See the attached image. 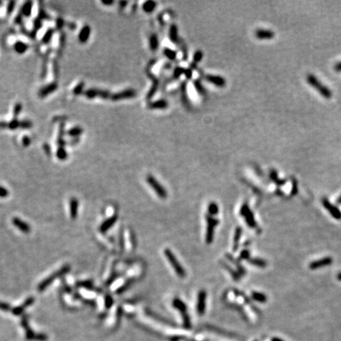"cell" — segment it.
<instances>
[{"label": "cell", "instance_id": "cell-1", "mask_svg": "<svg viewBox=\"0 0 341 341\" xmlns=\"http://www.w3.org/2000/svg\"><path fill=\"white\" fill-rule=\"evenodd\" d=\"M306 81L308 82V84H310L313 88L315 89L324 98L330 99L333 96V92L330 90V89L328 88L324 84H323L318 80V78L314 76L313 74H308L306 75Z\"/></svg>", "mask_w": 341, "mask_h": 341}, {"label": "cell", "instance_id": "cell-2", "mask_svg": "<svg viewBox=\"0 0 341 341\" xmlns=\"http://www.w3.org/2000/svg\"><path fill=\"white\" fill-rule=\"evenodd\" d=\"M70 270V267L69 265H65L64 267L61 268L59 271H57V272H55L54 274H52L51 276L47 277L46 280L43 281L40 284V285L38 286V290H39V291H43L45 290V289L47 288V287H48V286H49L56 278L65 275V274L67 273Z\"/></svg>", "mask_w": 341, "mask_h": 341}, {"label": "cell", "instance_id": "cell-3", "mask_svg": "<svg viewBox=\"0 0 341 341\" xmlns=\"http://www.w3.org/2000/svg\"><path fill=\"white\" fill-rule=\"evenodd\" d=\"M164 254H165L166 257L167 258L168 262H170V264L171 265L173 269L175 271L176 274L179 276V277L182 278L186 276V272H185V269L181 266L180 263L179 262V261L176 259V257H175V255L173 254L172 251L170 250L169 249H166L164 250Z\"/></svg>", "mask_w": 341, "mask_h": 341}, {"label": "cell", "instance_id": "cell-4", "mask_svg": "<svg viewBox=\"0 0 341 341\" xmlns=\"http://www.w3.org/2000/svg\"><path fill=\"white\" fill-rule=\"evenodd\" d=\"M84 96L89 99H93L96 97H100L102 99H108L111 98L112 94L107 90H100L97 89H90L86 90L84 93Z\"/></svg>", "mask_w": 341, "mask_h": 341}, {"label": "cell", "instance_id": "cell-5", "mask_svg": "<svg viewBox=\"0 0 341 341\" xmlns=\"http://www.w3.org/2000/svg\"><path fill=\"white\" fill-rule=\"evenodd\" d=\"M147 182L149 184V186H150L151 187H152V189L154 190V191H155V192L159 195L160 198H163V199L167 198V192H166V190L164 189V188H163V186L160 184L159 182H157V181L154 179L153 176L152 175L148 176Z\"/></svg>", "mask_w": 341, "mask_h": 341}, {"label": "cell", "instance_id": "cell-6", "mask_svg": "<svg viewBox=\"0 0 341 341\" xmlns=\"http://www.w3.org/2000/svg\"><path fill=\"white\" fill-rule=\"evenodd\" d=\"M136 95H137V93H136L135 90L127 89L119 92V93H115V94H112V96H111V99L112 100H115V101H118V100H124V99L133 98V97L136 96Z\"/></svg>", "mask_w": 341, "mask_h": 341}, {"label": "cell", "instance_id": "cell-7", "mask_svg": "<svg viewBox=\"0 0 341 341\" xmlns=\"http://www.w3.org/2000/svg\"><path fill=\"white\" fill-rule=\"evenodd\" d=\"M207 221H208V228H207V234H206V242L207 243H210L213 241V231L216 225L218 223L217 220H214L213 218L207 217Z\"/></svg>", "mask_w": 341, "mask_h": 341}, {"label": "cell", "instance_id": "cell-8", "mask_svg": "<svg viewBox=\"0 0 341 341\" xmlns=\"http://www.w3.org/2000/svg\"><path fill=\"white\" fill-rule=\"evenodd\" d=\"M173 304H174V306H175L176 308H178V309H179V310H180L181 312L182 313V314H183V317H184L185 325H186V327H189L190 324V323L189 317H188L187 314H186V306H185V304L183 303L182 301L179 300V299H175L174 303H173Z\"/></svg>", "mask_w": 341, "mask_h": 341}, {"label": "cell", "instance_id": "cell-9", "mask_svg": "<svg viewBox=\"0 0 341 341\" xmlns=\"http://www.w3.org/2000/svg\"><path fill=\"white\" fill-rule=\"evenodd\" d=\"M58 88L57 83L53 82L51 84H47L46 86L43 87L42 89H41V90L39 91V96L41 98H44L46 96H47L51 93H54Z\"/></svg>", "mask_w": 341, "mask_h": 341}, {"label": "cell", "instance_id": "cell-10", "mask_svg": "<svg viewBox=\"0 0 341 341\" xmlns=\"http://www.w3.org/2000/svg\"><path fill=\"white\" fill-rule=\"evenodd\" d=\"M255 36H256V37L260 40H271L274 37L275 33L269 29H260L256 30Z\"/></svg>", "mask_w": 341, "mask_h": 341}, {"label": "cell", "instance_id": "cell-11", "mask_svg": "<svg viewBox=\"0 0 341 341\" xmlns=\"http://www.w3.org/2000/svg\"><path fill=\"white\" fill-rule=\"evenodd\" d=\"M146 73H147V74L149 75V78L152 79V88H151L150 91L149 92V93H148V96H147V99L148 100H150L151 98H152V96H154V94H155V93L156 92V89H157V87H158V79H157L156 78L155 76H154L152 74H151V72L149 71V66H148V68L146 69Z\"/></svg>", "mask_w": 341, "mask_h": 341}, {"label": "cell", "instance_id": "cell-12", "mask_svg": "<svg viewBox=\"0 0 341 341\" xmlns=\"http://www.w3.org/2000/svg\"><path fill=\"white\" fill-rule=\"evenodd\" d=\"M205 79L209 81V82L212 83L213 84L216 85L218 87H223L226 84V81L223 78L220 76H215V75H206Z\"/></svg>", "mask_w": 341, "mask_h": 341}, {"label": "cell", "instance_id": "cell-13", "mask_svg": "<svg viewBox=\"0 0 341 341\" xmlns=\"http://www.w3.org/2000/svg\"><path fill=\"white\" fill-rule=\"evenodd\" d=\"M205 300L206 292L204 291H201L198 295V312L199 314H203L205 310Z\"/></svg>", "mask_w": 341, "mask_h": 341}, {"label": "cell", "instance_id": "cell-14", "mask_svg": "<svg viewBox=\"0 0 341 341\" xmlns=\"http://www.w3.org/2000/svg\"><path fill=\"white\" fill-rule=\"evenodd\" d=\"M33 302H34L33 297L28 298V299L26 300V302H24L22 305H21V306H17V307H15L14 309H13L12 312H13V314H15V315H20V314H22V313H23V311L25 310L26 308H27L28 306H31Z\"/></svg>", "mask_w": 341, "mask_h": 341}, {"label": "cell", "instance_id": "cell-15", "mask_svg": "<svg viewBox=\"0 0 341 341\" xmlns=\"http://www.w3.org/2000/svg\"><path fill=\"white\" fill-rule=\"evenodd\" d=\"M90 34H91V28L89 26H84V27L81 29V32H79V35H78V40L81 43L84 44V43H86L88 41V40L89 39Z\"/></svg>", "mask_w": 341, "mask_h": 341}, {"label": "cell", "instance_id": "cell-16", "mask_svg": "<svg viewBox=\"0 0 341 341\" xmlns=\"http://www.w3.org/2000/svg\"><path fill=\"white\" fill-rule=\"evenodd\" d=\"M13 223L18 228L20 231H22V232H25V233H29L30 231V227L28 224L27 223H25L24 221H22L21 219L19 218H14L13 219Z\"/></svg>", "mask_w": 341, "mask_h": 341}, {"label": "cell", "instance_id": "cell-17", "mask_svg": "<svg viewBox=\"0 0 341 341\" xmlns=\"http://www.w3.org/2000/svg\"><path fill=\"white\" fill-rule=\"evenodd\" d=\"M116 220H117V216H112V217L109 218L108 220H107L106 221H104L103 223H102L101 226H100V231H101L102 233H104V232H106L107 231H108V230H109L111 228H112V225L115 224V223L116 222Z\"/></svg>", "mask_w": 341, "mask_h": 341}, {"label": "cell", "instance_id": "cell-18", "mask_svg": "<svg viewBox=\"0 0 341 341\" xmlns=\"http://www.w3.org/2000/svg\"><path fill=\"white\" fill-rule=\"evenodd\" d=\"M70 216L72 219H76L78 216V201L76 198H72L70 202Z\"/></svg>", "mask_w": 341, "mask_h": 341}, {"label": "cell", "instance_id": "cell-19", "mask_svg": "<svg viewBox=\"0 0 341 341\" xmlns=\"http://www.w3.org/2000/svg\"><path fill=\"white\" fill-rule=\"evenodd\" d=\"M242 214L245 216L246 220H247V223L250 226L254 227L255 226V222L253 220V216L251 215V213L250 212V210L248 209L247 206H244L242 209Z\"/></svg>", "mask_w": 341, "mask_h": 341}, {"label": "cell", "instance_id": "cell-20", "mask_svg": "<svg viewBox=\"0 0 341 341\" xmlns=\"http://www.w3.org/2000/svg\"><path fill=\"white\" fill-rule=\"evenodd\" d=\"M14 50L16 51V52L18 53V54H24L29 48V45L26 43L22 42V41H17V42L14 44Z\"/></svg>", "mask_w": 341, "mask_h": 341}, {"label": "cell", "instance_id": "cell-21", "mask_svg": "<svg viewBox=\"0 0 341 341\" xmlns=\"http://www.w3.org/2000/svg\"><path fill=\"white\" fill-rule=\"evenodd\" d=\"M149 107L151 109H164V108H167V102L165 100H160L150 103L149 104Z\"/></svg>", "mask_w": 341, "mask_h": 341}, {"label": "cell", "instance_id": "cell-22", "mask_svg": "<svg viewBox=\"0 0 341 341\" xmlns=\"http://www.w3.org/2000/svg\"><path fill=\"white\" fill-rule=\"evenodd\" d=\"M332 262V259L330 257H326V258L322 259V260L317 261V262H313L310 265V267L312 269H317V268H320V267L325 266V265H329Z\"/></svg>", "mask_w": 341, "mask_h": 341}, {"label": "cell", "instance_id": "cell-23", "mask_svg": "<svg viewBox=\"0 0 341 341\" xmlns=\"http://www.w3.org/2000/svg\"><path fill=\"white\" fill-rule=\"evenodd\" d=\"M324 206H325L326 208H327V209L329 210L330 213H331V214L333 215V216H335L336 218H340V216H341L340 213H339V211L336 208V207H334V206L332 205V204L327 201H324Z\"/></svg>", "mask_w": 341, "mask_h": 341}, {"label": "cell", "instance_id": "cell-24", "mask_svg": "<svg viewBox=\"0 0 341 341\" xmlns=\"http://www.w3.org/2000/svg\"><path fill=\"white\" fill-rule=\"evenodd\" d=\"M169 36L170 40L174 43H179V36H178V29L175 25H172L170 28V32H169Z\"/></svg>", "mask_w": 341, "mask_h": 341}, {"label": "cell", "instance_id": "cell-25", "mask_svg": "<svg viewBox=\"0 0 341 341\" xmlns=\"http://www.w3.org/2000/svg\"><path fill=\"white\" fill-rule=\"evenodd\" d=\"M32 2L30 1H28L24 4L22 8V14L26 17H29L32 13Z\"/></svg>", "mask_w": 341, "mask_h": 341}, {"label": "cell", "instance_id": "cell-26", "mask_svg": "<svg viewBox=\"0 0 341 341\" xmlns=\"http://www.w3.org/2000/svg\"><path fill=\"white\" fill-rule=\"evenodd\" d=\"M149 45H150V48L152 51H156L157 49V47L159 46V40L156 34H152L150 36V38H149Z\"/></svg>", "mask_w": 341, "mask_h": 341}, {"label": "cell", "instance_id": "cell-27", "mask_svg": "<svg viewBox=\"0 0 341 341\" xmlns=\"http://www.w3.org/2000/svg\"><path fill=\"white\" fill-rule=\"evenodd\" d=\"M156 6V3L155 2H153V1H148V2H145L143 4V10L146 13H151V12H152L155 10Z\"/></svg>", "mask_w": 341, "mask_h": 341}, {"label": "cell", "instance_id": "cell-28", "mask_svg": "<svg viewBox=\"0 0 341 341\" xmlns=\"http://www.w3.org/2000/svg\"><path fill=\"white\" fill-rule=\"evenodd\" d=\"M82 133H83V129L79 127H73V128H71L70 130L67 131V134L68 135L71 136V137H78V136L81 135Z\"/></svg>", "mask_w": 341, "mask_h": 341}, {"label": "cell", "instance_id": "cell-29", "mask_svg": "<svg viewBox=\"0 0 341 341\" xmlns=\"http://www.w3.org/2000/svg\"><path fill=\"white\" fill-rule=\"evenodd\" d=\"M53 34H54V29H48V30L45 32V34H44V37H43L42 39V42L45 44H48V43L51 41V38H52Z\"/></svg>", "mask_w": 341, "mask_h": 341}, {"label": "cell", "instance_id": "cell-30", "mask_svg": "<svg viewBox=\"0 0 341 341\" xmlns=\"http://www.w3.org/2000/svg\"><path fill=\"white\" fill-rule=\"evenodd\" d=\"M56 156H57L58 159L60 160V161H65L67 158V153L66 152V149H64V147H59L58 149L57 152H56Z\"/></svg>", "mask_w": 341, "mask_h": 341}, {"label": "cell", "instance_id": "cell-31", "mask_svg": "<svg viewBox=\"0 0 341 341\" xmlns=\"http://www.w3.org/2000/svg\"><path fill=\"white\" fill-rule=\"evenodd\" d=\"M252 297L253 299H255L257 302H264L266 301V296L264 295L262 293H258V292H253L252 293Z\"/></svg>", "mask_w": 341, "mask_h": 341}, {"label": "cell", "instance_id": "cell-32", "mask_svg": "<svg viewBox=\"0 0 341 341\" xmlns=\"http://www.w3.org/2000/svg\"><path fill=\"white\" fill-rule=\"evenodd\" d=\"M21 121L17 120V118H14L13 120L8 122V128L10 130H16L17 128H20Z\"/></svg>", "mask_w": 341, "mask_h": 341}, {"label": "cell", "instance_id": "cell-33", "mask_svg": "<svg viewBox=\"0 0 341 341\" xmlns=\"http://www.w3.org/2000/svg\"><path fill=\"white\" fill-rule=\"evenodd\" d=\"M164 55L166 56V57L168 58L170 60H175L176 58L175 51L169 49V48H165V49L164 50Z\"/></svg>", "mask_w": 341, "mask_h": 341}, {"label": "cell", "instance_id": "cell-34", "mask_svg": "<svg viewBox=\"0 0 341 341\" xmlns=\"http://www.w3.org/2000/svg\"><path fill=\"white\" fill-rule=\"evenodd\" d=\"M194 86H195V88H196L197 91H198L200 94H201V96H204V95H205L206 93L205 89H204L202 84H201L199 81H195L194 82Z\"/></svg>", "mask_w": 341, "mask_h": 341}, {"label": "cell", "instance_id": "cell-35", "mask_svg": "<svg viewBox=\"0 0 341 341\" xmlns=\"http://www.w3.org/2000/svg\"><path fill=\"white\" fill-rule=\"evenodd\" d=\"M203 57V53L201 51H198L194 55V63H193L192 66H195L198 63H199L200 61L202 59Z\"/></svg>", "mask_w": 341, "mask_h": 341}, {"label": "cell", "instance_id": "cell-36", "mask_svg": "<svg viewBox=\"0 0 341 341\" xmlns=\"http://www.w3.org/2000/svg\"><path fill=\"white\" fill-rule=\"evenodd\" d=\"M84 83L82 81V82L79 83V84L75 87L74 89V91L73 92H74V93L75 95L78 96V95H80L81 93H82L83 89H84Z\"/></svg>", "mask_w": 341, "mask_h": 341}, {"label": "cell", "instance_id": "cell-37", "mask_svg": "<svg viewBox=\"0 0 341 341\" xmlns=\"http://www.w3.org/2000/svg\"><path fill=\"white\" fill-rule=\"evenodd\" d=\"M22 110V104L20 103H17V104H15L14 108V111H13V113H14V118H17V117L20 115L21 112Z\"/></svg>", "mask_w": 341, "mask_h": 341}, {"label": "cell", "instance_id": "cell-38", "mask_svg": "<svg viewBox=\"0 0 341 341\" xmlns=\"http://www.w3.org/2000/svg\"><path fill=\"white\" fill-rule=\"evenodd\" d=\"M32 126V123L29 120H23V121H21V125L20 128L22 129H29L31 128Z\"/></svg>", "mask_w": 341, "mask_h": 341}, {"label": "cell", "instance_id": "cell-39", "mask_svg": "<svg viewBox=\"0 0 341 341\" xmlns=\"http://www.w3.org/2000/svg\"><path fill=\"white\" fill-rule=\"evenodd\" d=\"M209 213L212 215H216L218 213V207L216 204H214V203L210 204L209 207Z\"/></svg>", "mask_w": 341, "mask_h": 341}, {"label": "cell", "instance_id": "cell-40", "mask_svg": "<svg viewBox=\"0 0 341 341\" xmlns=\"http://www.w3.org/2000/svg\"><path fill=\"white\" fill-rule=\"evenodd\" d=\"M48 337L46 334H43V333H40V334H36L35 338H34V340L36 341H47Z\"/></svg>", "mask_w": 341, "mask_h": 341}, {"label": "cell", "instance_id": "cell-41", "mask_svg": "<svg viewBox=\"0 0 341 341\" xmlns=\"http://www.w3.org/2000/svg\"><path fill=\"white\" fill-rule=\"evenodd\" d=\"M241 228H237L236 231H235V250L237 248V245H238V239L240 238L241 236Z\"/></svg>", "mask_w": 341, "mask_h": 341}, {"label": "cell", "instance_id": "cell-42", "mask_svg": "<svg viewBox=\"0 0 341 341\" xmlns=\"http://www.w3.org/2000/svg\"><path fill=\"white\" fill-rule=\"evenodd\" d=\"M113 304V299L110 295H106L105 297V306L107 308H110Z\"/></svg>", "mask_w": 341, "mask_h": 341}, {"label": "cell", "instance_id": "cell-43", "mask_svg": "<svg viewBox=\"0 0 341 341\" xmlns=\"http://www.w3.org/2000/svg\"><path fill=\"white\" fill-rule=\"evenodd\" d=\"M78 286L86 287V288H92V287H93V283H92V281H82V282H80L78 284Z\"/></svg>", "mask_w": 341, "mask_h": 341}, {"label": "cell", "instance_id": "cell-44", "mask_svg": "<svg viewBox=\"0 0 341 341\" xmlns=\"http://www.w3.org/2000/svg\"><path fill=\"white\" fill-rule=\"evenodd\" d=\"M9 195V191L3 186H0V198H7Z\"/></svg>", "mask_w": 341, "mask_h": 341}, {"label": "cell", "instance_id": "cell-45", "mask_svg": "<svg viewBox=\"0 0 341 341\" xmlns=\"http://www.w3.org/2000/svg\"><path fill=\"white\" fill-rule=\"evenodd\" d=\"M15 2H13V1H11V2H10L8 3V6H7V14H10L12 13V11L14 10V7H15Z\"/></svg>", "mask_w": 341, "mask_h": 341}, {"label": "cell", "instance_id": "cell-46", "mask_svg": "<svg viewBox=\"0 0 341 341\" xmlns=\"http://www.w3.org/2000/svg\"><path fill=\"white\" fill-rule=\"evenodd\" d=\"M0 310L3 311H9L10 310V306L8 303L0 302Z\"/></svg>", "mask_w": 341, "mask_h": 341}, {"label": "cell", "instance_id": "cell-47", "mask_svg": "<svg viewBox=\"0 0 341 341\" xmlns=\"http://www.w3.org/2000/svg\"><path fill=\"white\" fill-rule=\"evenodd\" d=\"M31 143V140L28 136H24L22 138V144L25 147H28Z\"/></svg>", "mask_w": 341, "mask_h": 341}, {"label": "cell", "instance_id": "cell-48", "mask_svg": "<svg viewBox=\"0 0 341 341\" xmlns=\"http://www.w3.org/2000/svg\"><path fill=\"white\" fill-rule=\"evenodd\" d=\"M333 69L336 72H341V61H339L336 63H335L333 66Z\"/></svg>", "mask_w": 341, "mask_h": 341}, {"label": "cell", "instance_id": "cell-49", "mask_svg": "<svg viewBox=\"0 0 341 341\" xmlns=\"http://www.w3.org/2000/svg\"><path fill=\"white\" fill-rule=\"evenodd\" d=\"M44 152H46V154L47 155H51V147H50L49 145H47V144H44Z\"/></svg>", "mask_w": 341, "mask_h": 341}, {"label": "cell", "instance_id": "cell-50", "mask_svg": "<svg viewBox=\"0 0 341 341\" xmlns=\"http://www.w3.org/2000/svg\"><path fill=\"white\" fill-rule=\"evenodd\" d=\"M63 25H64V22H63V19L59 18L56 22V28L57 29H61L62 27H63Z\"/></svg>", "mask_w": 341, "mask_h": 341}, {"label": "cell", "instance_id": "cell-51", "mask_svg": "<svg viewBox=\"0 0 341 341\" xmlns=\"http://www.w3.org/2000/svg\"><path fill=\"white\" fill-rule=\"evenodd\" d=\"M5 128H8V122L1 121L0 122V129H5Z\"/></svg>", "mask_w": 341, "mask_h": 341}, {"label": "cell", "instance_id": "cell-52", "mask_svg": "<svg viewBox=\"0 0 341 341\" xmlns=\"http://www.w3.org/2000/svg\"><path fill=\"white\" fill-rule=\"evenodd\" d=\"M102 3L104 4V5H112L113 3V1H105V0H102Z\"/></svg>", "mask_w": 341, "mask_h": 341}, {"label": "cell", "instance_id": "cell-53", "mask_svg": "<svg viewBox=\"0 0 341 341\" xmlns=\"http://www.w3.org/2000/svg\"><path fill=\"white\" fill-rule=\"evenodd\" d=\"M69 28H70L71 29H74L77 28V25L74 23H70L69 24Z\"/></svg>", "mask_w": 341, "mask_h": 341}, {"label": "cell", "instance_id": "cell-54", "mask_svg": "<svg viewBox=\"0 0 341 341\" xmlns=\"http://www.w3.org/2000/svg\"><path fill=\"white\" fill-rule=\"evenodd\" d=\"M21 22H22V16L18 15L17 17H16L15 22L16 23H21Z\"/></svg>", "mask_w": 341, "mask_h": 341}, {"label": "cell", "instance_id": "cell-55", "mask_svg": "<svg viewBox=\"0 0 341 341\" xmlns=\"http://www.w3.org/2000/svg\"><path fill=\"white\" fill-rule=\"evenodd\" d=\"M272 341H283V340L281 339H279V338H273V339H272Z\"/></svg>", "mask_w": 341, "mask_h": 341}, {"label": "cell", "instance_id": "cell-56", "mask_svg": "<svg viewBox=\"0 0 341 341\" xmlns=\"http://www.w3.org/2000/svg\"><path fill=\"white\" fill-rule=\"evenodd\" d=\"M339 203H340V202H341V198H339Z\"/></svg>", "mask_w": 341, "mask_h": 341}]
</instances>
